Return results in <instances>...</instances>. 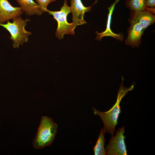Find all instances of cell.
I'll return each mask as SVG.
<instances>
[{"mask_svg":"<svg viewBox=\"0 0 155 155\" xmlns=\"http://www.w3.org/2000/svg\"><path fill=\"white\" fill-rule=\"evenodd\" d=\"M58 127L57 124L51 118L42 116L32 142L34 148L38 150L51 146L57 133Z\"/></svg>","mask_w":155,"mask_h":155,"instance_id":"obj_2","label":"cell"},{"mask_svg":"<svg viewBox=\"0 0 155 155\" xmlns=\"http://www.w3.org/2000/svg\"><path fill=\"white\" fill-rule=\"evenodd\" d=\"M106 132L104 128H101L98 138L93 148L95 155H106L104 148L105 139L104 137Z\"/></svg>","mask_w":155,"mask_h":155,"instance_id":"obj_13","label":"cell"},{"mask_svg":"<svg viewBox=\"0 0 155 155\" xmlns=\"http://www.w3.org/2000/svg\"><path fill=\"white\" fill-rule=\"evenodd\" d=\"M125 127L123 126L116 131L115 135H111L105 148L106 155H127L125 143Z\"/></svg>","mask_w":155,"mask_h":155,"instance_id":"obj_5","label":"cell"},{"mask_svg":"<svg viewBox=\"0 0 155 155\" xmlns=\"http://www.w3.org/2000/svg\"><path fill=\"white\" fill-rule=\"evenodd\" d=\"M118 91V95L116 102L113 106L109 110L106 112H101L93 107L94 115H98L103 123L104 128L106 132L111 135H114L115 131V127L118 124V120L121 111L120 103L122 98L133 88L134 85H131L129 88L124 86L123 84V79Z\"/></svg>","mask_w":155,"mask_h":155,"instance_id":"obj_1","label":"cell"},{"mask_svg":"<svg viewBox=\"0 0 155 155\" xmlns=\"http://www.w3.org/2000/svg\"><path fill=\"white\" fill-rule=\"evenodd\" d=\"M119 1V0H116L115 2L108 8L109 13L106 30L101 33H99L97 31L96 32V34L97 35V36L96 38V40H100L101 38L104 36H111L120 41H123V37L122 34L115 33L112 31L111 28L112 15L116 4Z\"/></svg>","mask_w":155,"mask_h":155,"instance_id":"obj_10","label":"cell"},{"mask_svg":"<svg viewBox=\"0 0 155 155\" xmlns=\"http://www.w3.org/2000/svg\"><path fill=\"white\" fill-rule=\"evenodd\" d=\"M129 22L130 25L125 43L132 48L138 47L141 44V38L145 30L140 23L133 19H129Z\"/></svg>","mask_w":155,"mask_h":155,"instance_id":"obj_6","label":"cell"},{"mask_svg":"<svg viewBox=\"0 0 155 155\" xmlns=\"http://www.w3.org/2000/svg\"><path fill=\"white\" fill-rule=\"evenodd\" d=\"M37 3L40 7L43 13L47 12V7L50 3L55 1L56 0H36Z\"/></svg>","mask_w":155,"mask_h":155,"instance_id":"obj_14","label":"cell"},{"mask_svg":"<svg viewBox=\"0 0 155 155\" xmlns=\"http://www.w3.org/2000/svg\"><path fill=\"white\" fill-rule=\"evenodd\" d=\"M70 2L73 22L77 26L87 23V22L84 19V13L91 10L92 7L97 3V0L92 5L88 7L84 6L81 0H70Z\"/></svg>","mask_w":155,"mask_h":155,"instance_id":"obj_8","label":"cell"},{"mask_svg":"<svg viewBox=\"0 0 155 155\" xmlns=\"http://www.w3.org/2000/svg\"><path fill=\"white\" fill-rule=\"evenodd\" d=\"M147 6L150 8H154L155 6V0H146Z\"/></svg>","mask_w":155,"mask_h":155,"instance_id":"obj_15","label":"cell"},{"mask_svg":"<svg viewBox=\"0 0 155 155\" xmlns=\"http://www.w3.org/2000/svg\"><path fill=\"white\" fill-rule=\"evenodd\" d=\"M47 12L52 15L57 22L58 26L55 35L59 40L63 38L65 34L74 35V30L77 25L73 22L69 23L67 21V16L71 12V10L70 7L67 4V0H64L60 11H53L48 10Z\"/></svg>","mask_w":155,"mask_h":155,"instance_id":"obj_4","label":"cell"},{"mask_svg":"<svg viewBox=\"0 0 155 155\" xmlns=\"http://www.w3.org/2000/svg\"><path fill=\"white\" fill-rule=\"evenodd\" d=\"M30 20L29 18L23 19L21 16L13 20L12 22L8 21L6 23L0 24V26L5 28L10 33L9 38L13 42V46L15 49L28 41L31 32L25 30L27 22Z\"/></svg>","mask_w":155,"mask_h":155,"instance_id":"obj_3","label":"cell"},{"mask_svg":"<svg viewBox=\"0 0 155 155\" xmlns=\"http://www.w3.org/2000/svg\"><path fill=\"white\" fill-rule=\"evenodd\" d=\"M20 7H14L7 0H0V24L21 16L23 13Z\"/></svg>","mask_w":155,"mask_h":155,"instance_id":"obj_7","label":"cell"},{"mask_svg":"<svg viewBox=\"0 0 155 155\" xmlns=\"http://www.w3.org/2000/svg\"><path fill=\"white\" fill-rule=\"evenodd\" d=\"M130 18L140 23L145 30L148 26L154 24L155 16L150 12L145 10L132 11Z\"/></svg>","mask_w":155,"mask_h":155,"instance_id":"obj_9","label":"cell"},{"mask_svg":"<svg viewBox=\"0 0 155 155\" xmlns=\"http://www.w3.org/2000/svg\"><path fill=\"white\" fill-rule=\"evenodd\" d=\"M125 5L131 11L145 10L152 13H155V8H150L146 5V0H127Z\"/></svg>","mask_w":155,"mask_h":155,"instance_id":"obj_12","label":"cell"},{"mask_svg":"<svg viewBox=\"0 0 155 155\" xmlns=\"http://www.w3.org/2000/svg\"><path fill=\"white\" fill-rule=\"evenodd\" d=\"M22 11L28 16L41 15L43 13L39 6L33 0H16Z\"/></svg>","mask_w":155,"mask_h":155,"instance_id":"obj_11","label":"cell"}]
</instances>
